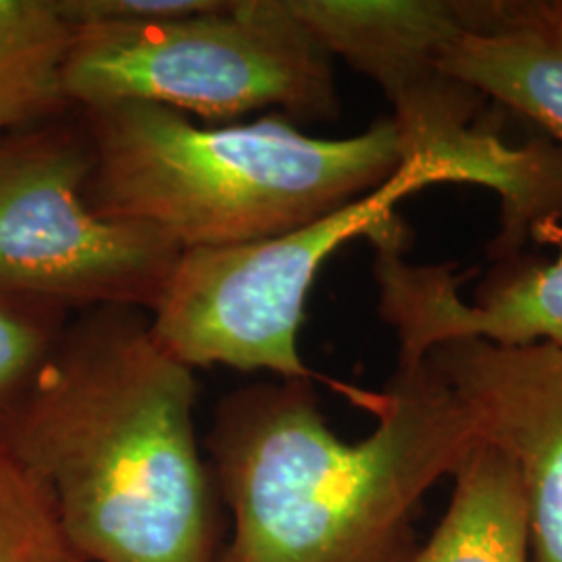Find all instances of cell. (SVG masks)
Here are the masks:
<instances>
[{
	"label": "cell",
	"instance_id": "ba28073f",
	"mask_svg": "<svg viewBox=\"0 0 562 562\" xmlns=\"http://www.w3.org/2000/svg\"><path fill=\"white\" fill-rule=\"evenodd\" d=\"M425 359L450 385L477 438L515 464L531 562H562V350L452 340Z\"/></svg>",
	"mask_w": 562,
	"mask_h": 562
},
{
	"label": "cell",
	"instance_id": "9a60e30c",
	"mask_svg": "<svg viewBox=\"0 0 562 562\" xmlns=\"http://www.w3.org/2000/svg\"><path fill=\"white\" fill-rule=\"evenodd\" d=\"M65 21L76 25L94 23H146L176 20L213 11L222 0H55Z\"/></svg>",
	"mask_w": 562,
	"mask_h": 562
},
{
	"label": "cell",
	"instance_id": "277c9868",
	"mask_svg": "<svg viewBox=\"0 0 562 562\" xmlns=\"http://www.w3.org/2000/svg\"><path fill=\"white\" fill-rule=\"evenodd\" d=\"M331 59L346 60L392 104L402 162L425 159L501 199L492 255L515 257L529 240L561 234L562 150L513 146L483 123L485 99L440 65L457 27V0H290Z\"/></svg>",
	"mask_w": 562,
	"mask_h": 562
},
{
	"label": "cell",
	"instance_id": "9c48e42d",
	"mask_svg": "<svg viewBox=\"0 0 562 562\" xmlns=\"http://www.w3.org/2000/svg\"><path fill=\"white\" fill-rule=\"evenodd\" d=\"M373 244L378 313L398 340V361H423L436 346L483 340L506 348L546 344L562 350V250L490 278L475 302L459 296L454 265L406 261V227L383 222Z\"/></svg>",
	"mask_w": 562,
	"mask_h": 562
},
{
	"label": "cell",
	"instance_id": "7c38bea8",
	"mask_svg": "<svg viewBox=\"0 0 562 562\" xmlns=\"http://www.w3.org/2000/svg\"><path fill=\"white\" fill-rule=\"evenodd\" d=\"M74 27L55 0H0V134L60 117Z\"/></svg>",
	"mask_w": 562,
	"mask_h": 562
},
{
	"label": "cell",
	"instance_id": "5b68a950",
	"mask_svg": "<svg viewBox=\"0 0 562 562\" xmlns=\"http://www.w3.org/2000/svg\"><path fill=\"white\" fill-rule=\"evenodd\" d=\"M63 90L78 111L123 101L204 120L280 109L288 120L325 121L340 111L334 59L288 0H222L176 20L76 25Z\"/></svg>",
	"mask_w": 562,
	"mask_h": 562
},
{
	"label": "cell",
	"instance_id": "6da1fadb",
	"mask_svg": "<svg viewBox=\"0 0 562 562\" xmlns=\"http://www.w3.org/2000/svg\"><path fill=\"white\" fill-rule=\"evenodd\" d=\"M199 385L150 315L67 323L0 440L41 480L86 562H217V487L196 438Z\"/></svg>",
	"mask_w": 562,
	"mask_h": 562
},
{
	"label": "cell",
	"instance_id": "5bb4252c",
	"mask_svg": "<svg viewBox=\"0 0 562 562\" xmlns=\"http://www.w3.org/2000/svg\"><path fill=\"white\" fill-rule=\"evenodd\" d=\"M69 311L0 292V422L20 404L55 352Z\"/></svg>",
	"mask_w": 562,
	"mask_h": 562
},
{
	"label": "cell",
	"instance_id": "8fae6325",
	"mask_svg": "<svg viewBox=\"0 0 562 562\" xmlns=\"http://www.w3.org/2000/svg\"><path fill=\"white\" fill-rule=\"evenodd\" d=\"M452 477L442 521L408 562H531L521 477L508 457L480 440Z\"/></svg>",
	"mask_w": 562,
	"mask_h": 562
},
{
	"label": "cell",
	"instance_id": "3957f363",
	"mask_svg": "<svg viewBox=\"0 0 562 562\" xmlns=\"http://www.w3.org/2000/svg\"><path fill=\"white\" fill-rule=\"evenodd\" d=\"M90 146L88 204L144 223L181 250L273 238L378 190L402 167L390 117L348 138H315L281 113L196 125L150 102L80 109Z\"/></svg>",
	"mask_w": 562,
	"mask_h": 562
},
{
	"label": "cell",
	"instance_id": "4fadbf2b",
	"mask_svg": "<svg viewBox=\"0 0 562 562\" xmlns=\"http://www.w3.org/2000/svg\"><path fill=\"white\" fill-rule=\"evenodd\" d=\"M0 562H86L48 487L0 440Z\"/></svg>",
	"mask_w": 562,
	"mask_h": 562
},
{
	"label": "cell",
	"instance_id": "8992f818",
	"mask_svg": "<svg viewBox=\"0 0 562 562\" xmlns=\"http://www.w3.org/2000/svg\"><path fill=\"white\" fill-rule=\"evenodd\" d=\"M436 183L464 181L440 162L408 159L378 190L304 227L265 240L183 250L150 313L153 338L190 369L223 364L267 371L278 380L323 382L371 411L378 392L323 378L302 361L304 306L338 248L369 238L404 199Z\"/></svg>",
	"mask_w": 562,
	"mask_h": 562
},
{
	"label": "cell",
	"instance_id": "7a4b0ae2",
	"mask_svg": "<svg viewBox=\"0 0 562 562\" xmlns=\"http://www.w3.org/2000/svg\"><path fill=\"white\" fill-rule=\"evenodd\" d=\"M357 442L334 434L313 382L240 387L217 404L211 473L232 513L217 562H408L423 496L480 442L427 359L398 361Z\"/></svg>",
	"mask_w": 562,
	"mask_h": 562
},
{
	"label": "cell",
	"instance_id": "30bf717a",
	"mask_svg": "<svg viewBox=\"0 0 562 562\" xmlns=\"http://www.w3.org/2000/svg\"><path fill=\"white\" fill-rule=\"evenodd\" d=\"M440 65L538 123L562 150V0H457Z\"/></svg>",
	"mask_w": 562,
	"mask_h": 562
},
{
	"label": "cell",
	"instance_id": "52a82bcc",
	"mask_svg": "<svg viewBox=\"0 0 562 562\" xmlns=\"http://www.w3.org/2000/svg\"><path fill=\"white\" fill-rule=\"evenodd\" d=\"M90 176L83 120L0 134V292L153 313L183 250L150 225L101 217L86 199Z\"/></svg>",
	"mask_w": 562,
	"mask_h": 562
}]
</instances>
